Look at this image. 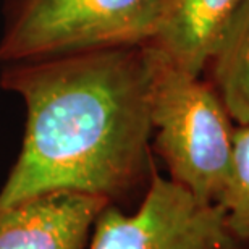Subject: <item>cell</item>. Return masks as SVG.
I'll list each match as a JSON object with an SVG mask.
<instances>
[{
	"label": "cell",
	"mask_w": 249,
	"mask_h": 249,
	"mask_svg": "<svg viewBox=\"0 0 249 249\" xmlns=\"http://www.w3.org/2000/svg\"><path fill=\"white\" fill-rule=\"evenodd\" d=\"M21 99V149L0 207L49 191H78L138 207L157 172L146 46L70 52L0 67Z\"/></svg>",
	"instance_id": "obj_1"
},
{
	"label": "cell",
	"mask_w": 249,
	"mask_h": 249,
	"mask_svg": "<svg viewBox=\"0 0 249 249\" xmlns=\"http://www.w3.org/2000/svg\"><path fill=\"white\" fill-rule=\"evenodd\" d=\"M151 68L152 154L168 178L199 202L217 204L231 162L236 123L202 74L177 67L146 46Z\"/></svg>",
	"instance_id": "obj_2"
},
{
	"label": "cell",
	"mask_w": 249,
	"mask_h": 249,
	"mask_svg": "<svg viewBox=\"0 0 249 249\" xmlns=\"http://www.w3.org/2000/svg\"><path fill=\"white\" fill-rule=\"evenodd\" d=\"M160 0H3L0 67L70 52L146 46Z\"/></svg>",
	"instance_id": "obj_3"
},
{
	"label": "cell",
	"mask_w": 249,
	"mask_h": 249,
	"mask_svg": "<svg viewBox=\"0 0 249 249\" xmlns=\"http://www.w3.org/2000/svg\"><path fill=\"white\" fill-rule=\"evenodd\" d=\"M89 249H249L227 225L217 204L199 202L156 172L131 212L107 204L94 223Z\"/></svg>",
	"instance_id": "obj_4"
},
{
	"label": "cell",
	"mask_w": 249,
	"mask_h": 249,
	"mask_svg": "<svg viewBox=\"0 0 249 249\" xmlns=\"http://www.w3.org/2000/svg\"><path fill=\"white\" fill-rule=\"evenodd\" d=\"M107 201L49 191L0 207V249H86Z\"/></svg>",
	"instance_id": "obj_5"
},
{
	"label": "cell",
	"mask_w": 249,
	"mask_h": 249,
	"mask_svg": "<svg viewBox=\"0 0 249 249\" xmlns=\"http://www.w3.org/2000/svg\"><path fill=\"white\" fill-rule=\"evenodd\" d=\"M243 0H160L152 39L172 63L193 74H202L218 39Z\"/></svg>",
	"instance_id": "obj_6"
},
{
	"label": "cell",
	"mask_w": 249,
	"mask_h": 249,
	"mask_svg": "<svg viewBox=\"0 0 249 249\" xmlns=\"http://www.w3.org/2000/svg\"><path fill=\"white\" fill-rule=\"evenodd\" d=\"M202 76L236 124H249V0H243L218 39Z\"/></svg>",
	"instance_id": "obj_7"
},
{
	"label": "cell",
	"mask_w": 249,
	"mask_h": 249,
	"mask_svg": "<svg viewBox=\"0 0 249 249\" xmlns=\"http://www.w3.org/2000/svg\"><path fill=\"white\" fill-rule=\"evenodd\" d=\"M217 206L225 212L228 228L249 241V124L235 126L230 172Z\"/></svg>",
	"instance_id": "obj_8"
}]
</instances>
